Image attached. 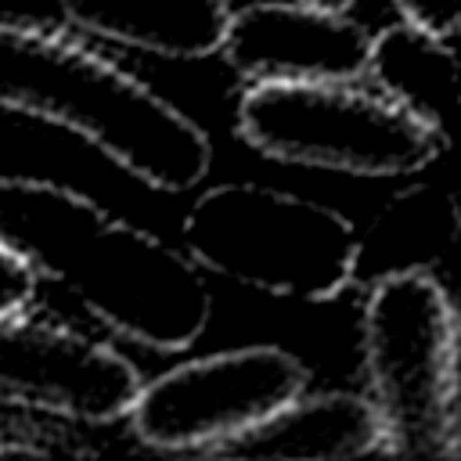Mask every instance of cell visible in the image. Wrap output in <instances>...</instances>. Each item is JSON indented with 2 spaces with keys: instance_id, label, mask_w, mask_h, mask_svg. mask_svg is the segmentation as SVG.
<instances>
[{
  "instance_id": "obj_1",
  "label": "cell",
  "mask_w": 461,
  "mask_h": 461,
  "mask_svg": "<svg viewBox=\"0 0 461 461\" xmlns=\"http://www.w3.org/2000/svg\"><path fill=\"white\" fill-rule=\"evenodd\" d=\"M0 245L133 346L180 353L209 324L212 299L191 256L65 184L0 176Z\"/></svg>"
},
{
  "instance_id": "obj_2",
  "label": "cell",
  "mask_w": 461,
  "mask_h": 461,
  "mask_svg": "<svg viewBox=\"0 0 461 461\" xmlns=\"http://www.w3.org/2000/svg\"><path fill=\"white\" fill-rule=\"evenodd\" d=\"M0 108L79 133L155 191H191L209 133L122 65L40 22L0 18Z\"/></svg>"
},
{
  "instance_id": "obj_3",
  "label": "cell",
  "mask_w": 461,
  "mask_h": 461,
  "mask_svg": "<svg viewBox=\"0 0 461 461\" xmlns=\"http://www.w3.org/2000/svg\"><path fill=\"white\" fill-rule=\"evenodd\" d=\"M360 349L385 454L457 461L461 321L450 292L429 270L371 281L360 317Z\"/></svg>"
},
{
  "instance_id": "obj_4",
  "label": "cell",
  "mask_w": 461,
  "mask_h": 461,
  "mask_svg": "<svg viewBox=\"0 0 461 461\" xmlns=\"http://www.w3.org/2000/svg\"><path fill=\"white\" fill-rule=\"evenodd\" d=\"M184 249L234 285L324 303L353 285L357 227L303 194L267 184H220L184 216Z\"/></svg>"
},
{
  "instance_id": "obj_5",
  "label": "cell",
  "mask_w": 461,
  "mask_h": 461,
  "mask_svg": "<svg viewBox=\"0 0 461 461\" xmlns=\"http://www.w3.org/2000/svg\"><path fill=\"white\" fill-rule=\"evenodd\" d=\"M238 137L288 166L349 176H403L450 144L403 104L353 79H259L238 101Z\"/></svg>"
},
{
  "instance_id": "obj_6",
  "label": "cell",
  "mask_w": 461,
  "mask_h": 461,
  "mask_svg": "<svg viewBox=\"0 0 461 461\" xmlns=\"http://www.w3.org/2000/svg\"><path fill=\"white\" fill-rule=\"evenodd\" d=\"M306 364L281 346L209 353L140 382L130 414L133 436L151 450L202 454L263 421L306 393Z\"/></svg>"
},
{
  "instance_id": "obj_7",
  "label": "cell",
  "mask_w": 461,
  "mask_h": 461,
  "mask_svg": "<svg viewBox=\"0 0 461 461\" xmlns=\"http://www.w3.org/2000/svg\"><path fill=\"white\" fill-rule=\"evenodd\" d=\"M140 382L133 360L104 342L22 310L0 317V400L104 425L133 407Z\"/></svg>"
},
{
  "instance_id": "obj_8",
  "label": "cell",
  "mask_w": 461,
  "mask_h": 461,
  "mask_svg": "<svg viewBox=\"0 0 461 461\" xmlns=\"http://www.w3.org/2000/svg\"><path fill=\"white\" fill-rule=\"evenodd\" d=\"M371 29L346 11L306 0H263L230 11L220 43L223 61L245 79H357L364 76Z\"/></svg>"
},
{
  "instance_id": "obj_9",
  "label": "cell",
  "mask_w": 461,
  "mask_h": 461,
  "mask_svg": "<svg viewBox=\"0 0 461 461\" xmlns=\"http://www.w3.org/2000/svg\"><path fill=\"white\" fill-rule=\"evenodd\" d=\"M205 457L230 461H288V457H317V461H346L385 454L382 425L367 396L360 393H317L295 396L263 421L245 432L212 443L202 450Z\"/></svg>"
},
{
  "instance_id": "obj_10",
  "label": "cell",
  "mask_w": 461,
  "mask_h": 461,
  "mask_svg": "<svg viewBox=\"0 0 461 461\" xmlns=\"http://www.w3.org/2000/svg\"><path fill=\"white\" fill-rule=\"evenodd\" d=\"M61 14L101 40L158 54L169 61H198L220 50L230 4L227 0H61Z\"/></svg>"
},
{
  "instance_id": "obj_11",
  "label": "cell",
  "mask_w": 461,
  "mask_h": 461,
  "mask_svg": "<svg viewBox=\"0 0 461 461\" xmlns=\"http://www.w3.org/2000/svg\"><path fill=\"white\" fill-rule=\"evenodd\" d=\"M364 72L375 79L378 94L414 112L447 140L454 137L450 122L457 108V54L450 40L400 18L396 25L371 32Z\"/></svg>"
},
{
  "instance_id": "obj_12",
  "label": "cell",
  "mask_w": 461,
  "mask_h": 461,
  "mask_svg": "<svg viewBox=\"0 0 461 461\" xmlns=\"http://www.w3.org/2000/svg\"><path fill=\"white\" fill-rule=\"evenodd\" d=\"M432 202H418V191H407L393 198V205L382 212V220L371 227L367 238L357 234V263H353V281H378L389 274H407V270H425L439 256L436 238H450L454 227L436 230V194Z\"/></svg>"
},
{
  "instance_id": "obj_13",
  "label": "cell",
  "mask_w": 461,
  "mask_h": 461,
  "mask_svg": "<svg viewBox=\"0 0 461 461\" xmlns=\"http://www.w3.org/2000/svg\"><path fill=\"white\" fill-rule=\"evenodd\" d=\"M403 22L429 29L432 36L454 40L457 22H461V0H393Z\"/></svg>"
},
{
  "instance_id": "obj_14",
  "label": "cell",
  "mask_w": 461,
  "mask_h": 461,
  "mask_svg": "<svg viewBox=\"0 0 461 461\" xmlns=\"http://www.w3.org/2000/svg\"><path fill=\"white\" fill-rule=\"evenodd\" d=\"M36 274L25 259H18L11 249L0 245V317L4 313H14V310H25L36 295Z\"/></svg>"
},
{
  "instance_id": "obj_15",
  "label": "cell",
  "mask_w": 461,
  "mask_h": 461,
  "mask_svg": "<svg viewBox=\"0 0 461 461\" xmlns=\"http://www.w3.org/2000/svg\"><path fill=\"white\" fill-rule=\"evenodd\" d=\"M306 4H317V7H335V11H349L353 0H306Z\"/></svg>"
}]
</instances>
